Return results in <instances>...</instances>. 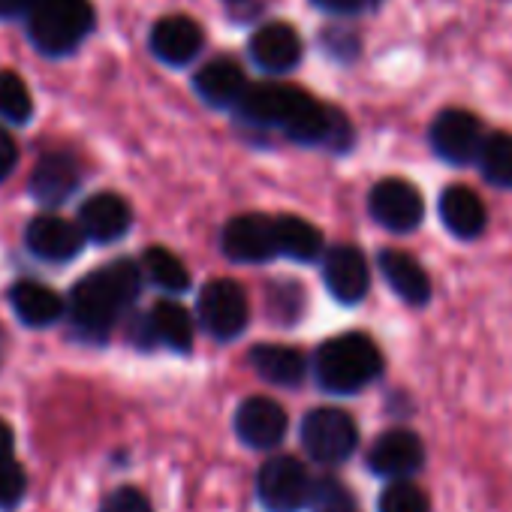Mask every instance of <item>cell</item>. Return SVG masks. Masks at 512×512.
Wrapping results in <instances>:
<instances>
[{
	"instance_id": "1f68e13d",
	"label": "cell",
	"mask_w": 512,
	"mask_h": 512,
	"mask_svg": "<svg viewBox=\"0 0 512 512\" xmlns=\"http://www.w3.org/2000/svg\"><path fill=\"white\" fill-rule=\"evenodd\" d=\"M28 488V476L13 458H0V509H13Z\"/></svg>"
},
{
	"instance_id": "d590c367",
	"label": "cell",
	"mask_w": 512,
	"mask_h": 512,
	"mask_svg": "<svg viewBox=\"0 0 512 512\" xmlns=\"http://www.w3.org/2000/svg\"><path fill=\"white\" fill-rule=\"evenodd\" d=\"M40 0H0V19H28Z\"/></svg>"
},
{
	"instance_id": "8d00e7d4",
	"label": "cell",
	"mask_w": 512,
	"mask_h": 512,
	"mask_svg": "<svg viewBox=\"0 0 512 512\" xmlns=\"http://www.w3.org/2000/svg\"><path fill=\"white\" fill-rule=\"evenodd\" d=\"M13 452V431L7 422H0V458H10Z\"/></svg>"
},
{
	"instance_id": "d6986e66",
	"label": "cell",
	"mask_w": 512,
	"mask_h": 512,
	"mask_svg": "<svg viewBox=\"0 0 512 512\" xmlns=\"http://www.w3.org/2000/svg\"><path fill=\"white\" fill-rule=\"evenodd\" d=\"M193 88H196V94L208 106H214V109H235L250 85H247L244 70L232 58H214V61H208L196 73Z\"/></svg>"
},
{
	"instance_id": "ba28073f",
	"label": "cell",
	"mask_w": 512,
	"mask_h": 512,
	"mask_svg": "<svg viewBox=\"0 0 512 512\" xmlns=\"http://www.w3.org/2000/svg\"><path fill=\"white\" fill-rule=\"evenodd\" d=\"M199 323L202 329L217 338V341H235L244 329H247V296L244 290L229 281V278H220V281H211L202 287L199 293Z\"/></svg>"
},
{
	"instance_id": "8fae6325",
	"label": "cell",
	"mask_w": 512,
	"mask_h": 512,
	"mask_svg": "<svg viewBox=\"0 0 512 512\" xmlns=\"http://www.w3.org/2000/svg\"><path fill=\"white\" fill-rule=\"evenodd\" d=\"M323 281L341 305H359L371 287L365 253L353 244H335L323 260Z\"/></svg>"
},
{
	"instance_id": "4316f807",
	"label": "cell",
	"mask_w": 512,
	"mask_h": 512,
	"mask_svg": "<svg viewBox=\"0 0 512 512\" xmlns=\"http://www.w3.org/2000/svg\"><path fill=\"white\" fill-rule=\"evenodd\" d=\"M142 266H145L148 278L166 293H184L190 287V275H187L184 263L166 247H148L142 253Z\"/></svg>"
},
{
	"instance_id": "83f0119b",
	"label": "cell",
	"mask_w": 512,
	"mask_h": 512,
	"mask_svg": "<svg viewBox=\"0 0 512 512\" xmlns=\"http://www.w3.org/2000/svg\"><path fill=\"white\" fill-rule=\"evenodd\" d=\"M0 118L10 124H28L34 118L31 88L13 70H0Z\"/></svg>"
},
{
	"instance_id": "4fadbf2b",
	"label": "cell",
	"mask_w": 512,
	"mask_h": 512,
	"mask_svg": "<svg viewBox=\"0 0 512 512\" xmlns=\"http://www.w3.org/2000/svg\"><path fill=\"white\" fill-rule=\"evenodd\" d=\"M148 46L154 52L157 61H163L166 67H187L199 58L202 46H205V34L202 28L187 19V16H163L160 22H154Z\"/></svg>"
},
{
	"instance_id": "f1b7e54d",
	"label": "cell",
	"mask_w": 512,
	"mask_h": 512,
	"mask_svg": "<svg viewBox=\"0 0 512 512\" xmlns=\"http://www.w3.org/2000/svg\"><path fill=\"white\" fill-rule=\"evenodd\" d=\"M320 49L326 52V58L350 67V64H356L362 58L365 46H362V34L359 31H353V28L338 22V25H329V28L320 31Z\"/></svg>"
},
{
	"instance_id": "f546056e",
	"label": "cell",
	"mask_w": 512,
	"mask_h": 512,
	"mask_svg": "<svg viewBox=\"0 0 512 512\" xmlns=\"http://www.w3.org/2000/svg\"><path fill=\"white\" fill-rule=\"evenodd\" d=\"M377 512H431L428 494L410 482V479H395L383 488L377 500Z\"/></svg>"
},
{
	"instance_id": "f35d334b",
	"label": "cell",
	"mask_w": 512,
	"mask_h": 512,
	"mask_svg": "<svg viewBox=\"0 0 512 512\" xmlns=\"http://www.w3.org/2000/svg\"><path fill=\"white\" fill-rule=\"evenodd\" d=\"M229 4H244V0H229Z\"/></svg>"
},
{
	"instance_id": "30bf717a",
	"label": "cell",
	"mask_w": 512,
	"mask_h": 512,
	"mask_svg": "<svg viewBox=\"0 0 512 512\" xmlns=\"http://www.w3.org/2000/svg\"><path fill=\"white\" fill-rule=\"evenodd\" d=\"M220 247L235 263H269L278 256L275 217L269 214H238L223 226Z\"/></svg>"
},
{
	"instance_id": "836d02e7",
	"label": "cell",
	"mask_w": 512,
	"mask_h": 512,
	"mask_svg": "<svg viewBox=\"0 0 512 512\" xmlns=\"http://www.w3.org/2000/svg\"><path fill=\"white\" fill-rule=\"evenodd\" d=\"M100 512H154V509H151L148 497H145L139 488L124 485V488H115V491L103 500Z\"/></svg>"
},
{
	"instance_id": "7a4b0ae2",
	"label": "cell",
	"mask_w": 512,
	"mask_h": 512,
	"mask_svg": "<svg viewBox=\"0 0 512 512\" xmlns=\"http://www.w3.org/2000/svg\"><path fill=\"white\" fill-rule=\"evenodd\" d=\"M142 287V275L130 260H115L106 269L85 275L70 293L73 329L85 338L103 341L115 326L121 308H127Z\"/></svg>"
},
{
	"instance_id": "5bb4252c",
	"label": "cell",
	"mask_w": 512,
	"mask_h": 512,
	"mask_svg": "<svg viewBox=\"0 0 512 512\" xmlns=\"http://www.w3.org/2000/svg\"><path fill=\"white\" fill-rule=\"evenodd\" d=\"M305 43L287 22H269L250 37V61L266 73H290L302 64Z\"/></svg>"
},
{
	"instance_id": "4dcf8cb0",
	"label": "cell",
	"mask_w": 512,
	"mask_h": 512,
	"mask_svg": "<svg viewBox=\"0 0 512 512\" xmlns=\"http://www.w3.org/2000/svg\"><path fill=\"white\" fill-rule=\"evenodd\" d=\"M311 503L317 506V512H356V500L335 479L317 482L314 485V494H311Z\"/></svg>"
},
{
	"instance_id": "44dd1931",
	"label": "cell",
	"mask_w": 512,
	"mask_h": 512,
	"mask_svg": "<svg viewBox=\"0 0 512 512\" xmlns=\"http://www.w3.org/2000/svg\"><path fill=\"white\" fill-rule=\"evenodd\" d=\"M79 187V166L70 154L52 151L46 154L34 172H31V193L43 205H61L67 202Z\"/></svg>"
},
{
	"instance_id": "484cf974",
	"label": "cell",
	"mask_w": 512,
	"mask_h": 512,
	"mask_svg": "<svg viewBox=\"0 0 512 512\" xmlns=\"http://www.w3.org/2000/svg\"><path fill=\"white\" fill-rule=\"evenodd\" d=\"M148 329L169 350L187 353L193 347V320L178 302H157L148 317Z\"/></svg>"
},
{
	"instance_id": "9c48e42d",
	"label": "cell",
	"mask_w": 512,
	"mask_h": 512,
	"mask_svg": "<svg viewBox=\"0 0 512 512\" xmlns=\"http://www.w3.org/2000/svg\"><path fill=\"white\" fill-rule=\"evenodd\" d=\"M368 211L389 232H413L425 217V199L407 178H380L368 193Z\"/></svg>"
},
{
	"instance_id": "9a60e30c",
	"label": "cell",
	"mask_w": 512,
	"mask_h": 512,
	"mask_svg": "<svg viewBox=\"0 0 512 512\" xmlns=\"http://www.w3.org/2000/svg\"><path fill=\"white\" fill-rule=\"evenodd\" d=\"M235 431L253 449H272L287 434V413L272 398L253 395V398L241 401V407L235 413Z\"/></svg>"
},
{
	"instance_id": "7c38bea8",
	"label": "cell",
	"mask_w": 512,
	"mask_h": 512,
	"mask_svg": "<svg viewBox=\"0 0 512 512\" xmlns=\"http://www.w3.org/2000/svg\"><path fill=\"white\" fill-rule=\"evenodd\" d=\"M425 461V446L419 434L407 428L383 431L368 449V467L383 479H410Z\"/></svg>"
},
{
	"instance_id": "6da1fadb",
	"label": "cell",
	"mask_w": 512,
	"mask_h": 512,
	"mask_svg": "<svg viewBox=\"0 0 512 512\" xmlns=\"http://www.w3.org/2000/svg\"><path fill=\"white\" fill-rule=\"evenodd\" d=\"M235 112L253 127H278L287 139L311 148H329L344 154L356 142V130L350 118L299 85H284V82L250 85L241 103L235 106Z\"/></svg>"
},
{
	"instance_id": "7402d4cb",
	"label": "cell",
	"mask_w": 512,
	"mask_h": 512,
	"mask_svg": "<svg viewBox=\"0 0 512 512\" xmlns=\"http://www.w3.org/2000/svg\"><path fill=\"white\" fill-rule=\"evenodd\" d=\"M10 305H13L16 317H19L25 326H34V329H43V326L58 323L61 314H64L61 296H58L52 287L37 284V281H19V284L10 290Z\"/></svg>"
},
{
	"instance_id": "d4e9b609",
	"label": "cell",
	"mask_w": 512,
	"mask_h": 512,
	"mask_svg": "<svg viewBox=\"0 0 512 512\" xmlns=\"http://www.w3.org/2000/svg\"><path fill=\"white\" fill-rule=\"evenodd\" d=\"M473 166L479 169V175L491 187L512 190V133L509 130H488L482 145H479Z\"/></svg>"
},
{
	"instance_id": "603a6c76",
	"label": "cell",
	"mask_w": 512,
	"mask_h": 512,
	"mask_svg": "<svg viewBox=\"0 0 512 512\" xmlns=\"http://www.w3.org/2000/svg\"><path fill=\"white\" fill-rule=\"evenodd\" d=\"M250 365L266 383H275V386H299L305 380V371H308V362L299 350L275 347V344L253 347Z\"/></svg>"
},
{
	"instance_id": "74e56055",
	"label": "cell",
	"mask_w": 512,
	"mask_h": 512,
	"mask_svg": "<svg viewBox=\"0 0 512 512\" xmlns=\"http://www.w3.org/2000/svg\"><path fill=\"white\" fill-rule=\"evenodd\" d=\"M4 347H7V335H4V329H0V362H4Z\"/></svg>"
},
{
	"instance_id": "2e32d148",
	"label": "cell",
	"mask_w": 512,
	"mask_h": 512,
	"mask_svg": "<svg viewBox=\"0 0 512 512\" xmlns=\"http://www.w3.org/2000/svg\"><path fill=\"white\" fill-rule=\"evenodd\" d=\"M25 241L31 253H37L46 263H67L82 253L85 235L76 223L58 217V214H40L28 223Z\"/></svg>"
},
{
	"instance_id": "8992f818",
	"label": "cell",
	"mask_w": 512,
	"mask_h": 512,
	"mask_svg": "<svg viewBox=\"0 0 512 512\" xmlns=\"http://www.w3.org/2000/svg\"><path fill=\"white\" fill-rule=\"evenodd\" d=\"M302 443L320 464H341L359 446V425L341 407H317L302 422Z\"/></svg>"
},
{
	"instance_id": "5b68a950",
	"label": "cell",
	"mask_w": 512,
	"mask_h": 512,
	"mask_svg": "<svg viewBox=\"0 0 512 512\" xmlns=\"http://www.w3.org/2000/svg\"><path fill=\"white\" fill-rule=\"evenodd\" d=\"M485 133H488L485 121L473 109L446 106L428 124V145H431L437 160L464 169V166L476 163V154H479Z\"/></svg>"
},
{
	"instance_id": "e575fe53",
	"label": "cell",
	"mask_w": 512,
	"mask_h": 512,
	"mask_svg": "<svg viewBox=\"0 0 512 512\" xmlns=\"http://www.w3.org/2000/svg\"><path fill=\"white\" fill-rule=\"evenodd\" d=\"M19 163V148H16V139L0 127V181L10 178V172L16 169Z\"/></svg>"
},
{
	"instance_id": "277c9868",
	"label": "cell",
	"mask_w": 512,
	"mask_h": 512,
	"mask_svg": "<svg viewBox=\"0 0 512 512\" xmlns=\"http://www.w3.org/2000/svg\"><path fill=\"white\" fill-rule=\"evenodd\" d=\"M94 25L91 0H40L28 16V40L46 58H67L88 40Z\"/></svg>"
},
{
	"instance_id": "cb8c5ba5",
	"label": "cell",
	"mask_w": 512,
	"mask_h": 512,
	"mask_svg": "<svg viewBox=\"0 0 512 512\" xmlns=\"http://www.w3.org/2000/svg\"><path fill=\"white\" fill-rule=\"evenodd\" d=\"M275 241H278V253L299 263H314L323 253V232L311 226L305 217H293V214L275 217Z\"/></svg>"
},
{
	"instance_id": "ffe728a7",
	"label": "cell",
	"mask_w": 512,
	"mask_h": 512,
	"mask_svg": "<svg viewBox=\"0 0 512 512\" xmlns=\"http://www.w3.org/2000/svg\"><path fill=\"white\" fill-rule=\"evenodd\" d=\"M377 263H380V272H383L386 284L395 290V296L401 302H407L413 308H422V305L431 302V278L410 253L389 247V250H380Z\"/></svg>"
},
{
	"instance_id": "d6a6232c",
	"label": "cell",
	"mask_w": 512,
	"mask_h": 512,
	"mask_svg": "<svg viewBox=\"0 0 512 512\" xmlns=\"http://www.w3.org/2000/svg\"><path fill=\"white\" fill-rule=\"evenodd\" d=\"M311 4L326 16L350 22V19H362V16L377 13L383 7V0H311Z\"/></svg>"
},
{
	"instance_id": "3957f363",
	"label": "cell",
	"mask_w": 512,
	"mask_h": 512,
	"mask_svg": "<svg viewBox=\"0 0 512 512\" xmlns=\"http://www.w3.org/2000/svg\"><path fill=\"white\" fill-rule=\"evenodd\" d=\"M314 374H317V383L326 392H332V395H356L383 374V353L362 332L335 335L317 350Z\"/></svg>"
},
{
	"instance_id": "52a82bcc",
	"label": "cell",
	"mask_w": 512,
	"mask_h": 512,
	"mask_svg": "<svg viewBox=\"0 0 512 512\" xmlns=\"http://www.w3.org/2000/svg\"><path fill=\"white\" fill-rule=\"evenodd\" d=\"M256 491H260V500L269 512H302L311 503L314 482L299 458L278 455L263 464Z\"/></svg>"
},
{
	"instance_id": "e0dca14e",
	"label": "cell",
	"mask_w": 512,
	"mask_h": 512,
	"mask_svg": "<svg viewBox=\"0 0 512 512\" xmlns=\"http://www.w3.org/2000/svg\"><path fill=\"white\" fill-rule=\"evenodd\" d=\"M437 211H440V220H443L446 232H452L458 241H473L488 226V208H485L482 196L467 184L443 187Z\"/></svg>"
},
{
	"instance_id": "ac0fdd59",
	"label": "cell",
	"mask_w": 512,
	"mask_h": 512,
	"mask_svg": "<svg viewBox=\"0 0 512 512\" xmlns=\"http://www.w3.org/2000/svg\"><path fill=\"white\" fill-rule=\"evenodd\" d=\"M130 205L118 196V193H97L91 199L82 202L79 208V229L85 238L109 244L118 241L127 229H130Z\"/></svg>"
}]
</instances>
